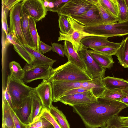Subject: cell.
<instances>
[{
    "mask_svg": "<svg viewBox=\"0 0 128 128\" xmlns=\"http://www.w3.org/2000/svg\"><path fill=\"white\" fill-rule=\"evenodd\" d=\"M125 3L128 10V0H124Z\"/></svg>",
    "mask_w": 128,
    "mask_h": 128,
    "instance_id": "obj_52",
    "label": "cell"
},
{
    "mask_svg": "<svg viewBox=\"0 0 128 128\" xmlns=\"http://www.w3.org/2000/svg\"><path fill=\"white\" fill-rule=\"evenodd\" d=\"M102 81L107 89L122 90L128 87V81L122 78L107 76L104 78Z\"/></svg>",
    "mask_w": 128,
    "mask_h": 128,
    "instance_id": "obj_22",
    "label": "cell"
},
{
    "mask_svg": "<svg viewBox=\"0 0 128 128\" xmlns=\"http://www.w3.org/2000/svg\"><path fill=\"white\" fill-rule=\"evenodd\" d=\"M115 55L121 66L124 68H128V36L120 42Z\"/></svg>",
    "mask_w": 128,
    "mask_h": 128,
    "instance_id": "obj_20",
    "label": "cell"
},
{
    "mask_svg": "<svg viewBox=\"0 0 128 128\" xmlns=\"http://www.w3.org/2000/svg\"><path fill=\"white\" fill-rule=\"evenodd\" d=\"M12 116L16 128H26L27 126L23 124L18 119L12 109L11 111Z\"/></svg>",
    "mask_w": 128,
    "mask_h": 128,
    "instance_id": "obj_43",
    "label": "cell"
},
{
    "mask_svg": "<svg viewBox=\"0 0 128 128\" xmlns=\"http://www.w3.org/2000/svg\"><path fill=\"white\" fill-rule=\"evenodd\" d=\"M51 84L52 100L54 102H58L65 92L72 89L82 88L90 89L97 98L102 97L106 89L102 80L95 82L53 81Z\"/></svg>",
    "mask_w": 128,
    "mask_h": 128,
    "instance_id": "obj_2",
    "label": "cell"
},
{
    "mask_svg": "<svg viewBox=\"0 0 128 128\" xmlns=\"http://www.w3.org/2000/svg\"><path fill=\"white\" fill-rule=\"evenodd\" d=\"M49 3L48 7L46 9L48 11V10L53 8H54V4L52 0H49Z\"/></svg>",
    "mask_w": 128,
    "mask_h": 128,
    "instance_id": "obj_49",
    "label": "cell"
},
{
    "mask_svg": "<svg viewBox=\"0 0 128 128\" xmlns=\"http://www.w3.org/2000/svg\"><path fill=\"white\" fill-rule=\"evenodd\" d=\"M6 13L4 10L2 5V24L3 30L6 35L9 33V29L7 24Z\"/></svg>",
    "mask_w": 128,
    "mask_h": 128,
    "instance_id": "obj_39",
    "label": "cell"
},
{
    "mask_svg": "<svg viewBox=\"0 0 128 128\" xmlns=\"http://www.w3.org/2000/svg\"><path fill=\"white\" fill-rule=\"evenodd\" d=\"M124 94L122 90L119 89H106L102 97L109 100L120 102Z\"/></svg>",
    "mask_w": 128,
    "mask_h": 128,
    "instance_id": "obj_31",
    "label": "cell"
},
{
    "mask_svg": "<svg viewBox=\"0 0 128 128\" xmlns=\"http://www.w3.org/2000/svg\"><path fill=\"white\" fill-rule=\"evenodd\" d=\"M99 10L103 21V24H110L117 22L118 18L112 16L108 13L101 5L99 0L96 5Z\"/></svg>",
    "mask_w": 128,
    "mask_h": 128,
    "instance_id": "obj_30",
    "label": "cell"
},
{
    "mask_svg": "<svg viewBox=\"0 0 128 128\" xmlns=\"http://www.w3.org/2000/svg\"><path fill=\"white\" fill-rule=\"evenodd\" d=\"M49 3V0H44V5L46 8L48 7Z\"/></svg>",
    "mask_w": 128,
    "mask_h": 128,
    "instance_id": "obj_50",
    "label": "cell"
},
{
    "mask_svg": "<svg viewBox=\"0 0 128 128\" xmlns=\"http://www.w3.org/2000/svg\"><path fill=\"white\" fill-rule=\"evenodd\" d=\"M22 5L30 18L37 22L44 18L46 15L47 10L42 0H25L22 1Z\"/></svg>",
    "mask_w": 128,
    "mask_h": 128,
    "instance_id": "obj_11",
    "label": "cell"
},
{
    "mask_svg": "<svg viewBox=\"0 0 128 128\" xmlns=\"http://www.w3.org/2000/svg\"><path fill=\"white\" fill-rule=\"evenodd\" d=\"M85 31L90 34L107 37L122 36L128 35V20L110 24L84 26Z\"/></svg>",
    "mask_w": 128,
    "mask_h": 128,
    "instance_id": "obj_4",
    "label": "cell"
},
{
    "mask_svg": "<svg viewBox=\"0 0 128 128\" xmlns=\"http://www.w3.org/2000/svg\"><path fill=\"white\" fill-rule=\"evenodd\" d=\"M52 68L51 66L30 64L26 63L23 68L25 73L22 80L26 84L38 79L48 80Z\"/></svg>",
    "mask_w": 128,
    "mask_h": 128,
    "instance_id": "obj_9",
    "label": "cell"
},
{
    "mask_svg": "<svg viewBox=\"0 0 128 128\" xmlns=\"http://www.w3.org/2000/svg\"><path fill=\"white\" fill-rule=\"evenodd\" d=\"M49 111L62 128H70V126L66 116L57 107L52 105L49 109Z\"/></svg>",
    "mask_w": 128,
    "mask_h": 128,
    "instance_id": "obj_25",
    "label": "cell"
},
{
    "mask_svg": "<svg viewBox=\"0 0 128 128\" xmlns=\"http://www.w3.org/2000/svg\"><path fill=\"white\" fill-rule=\"evenodd\" d=\"M88 91H92L90 89L86 88H74L66 92L62 96L78 93H82Z\"/></svg>",
    "mask_w": 128,
    "mask_h": 128,
    "instance_id": "obj_44",
    "label": "cell"
},
{
    "mask_svg": "<svg viewBox=\"0 0 128 128\" xmlns=\"http://www.w3.org/2000/svg\"><path fill=\"white\" fill-rule=\"evenodd\" d=\"M47 128H55L53 125L51 124Z\"/></svg>",
    "mask_w": 128,
    "mask_h": 128,
    "instance_id": "obj_53",
    "label": "cell"
},
{
    "mask_svg": "<svg viewBox=\"0 0 128 128\" xmlns=\"http://www.w3.org/2000/svg\"><path fill=\"white\" fill-rule=\"evenodd\" d=\"M101 5L110 14L118 18V8L117 0H99Z\"/></svg>",
    "mask_w": 128,
    "mask_h": 128,
    "instance_id": "obj_26",
    "label": "cell"
},
{
    "mask_svg": "<svg viewBox=\"0 0 128 128\" xmlns=\"http://www.w3.org/2000/svg\"><path fill=\"white\" fill-rule=\"evenodd\" d=\"M6 84L14 108H18L24 98L29 96L32 92L35 91V88L26 85L22 80L10 74L8 76Z\"/></svg>",
    "mask_w": 128,
    "mask_h": 128,
    "instance_id": "obj_5",
    "label": "cell"
},
{
    "mask_svg": "<svg viewBox=\"0 0 128 128\" xmlns=\"http://www.w3.org/2000/svg\"><path fill=\"white\" fill-rule=\"evenodd\" d=\"M13 45L14 50L27 63L30 64H32L34 63V58L22 46L18 40L17 41V44Z\"/></svg>",
    "mask_w": 128,
    "mask_h": 128,
    "instance_id": "obj_28",
    "label": "cell"
},
{
    "mask_svg": "<svg viewBox=\"0 0 128 128\" xmlns=\"http://www.w3.org/2000/svg\"><path fill=\"white\" fill-rule=\"evenodd\" d=\"M22 2L18 3L10 10L9 32H13L21 44L28 45L21 28V13Z\"/></svg>",
    "mask_w": 128,
    "mask_h": 128,
    "instance_id": "obj_10",
    "label": "cell"
},
{
    "mask_svg": "<svg viewBox=\"0 0 128 128\" xmlns=\"http://www.w3.org/2000/svg\"><path fill=\"white\" fill-rule=\"evenodd\" d=\"M64 55L67 57L68 61L86 72V68L83 62L78 53L74 49L72 43L65 40L64 42Z\"/></svg>",
    "mask_w": 128,
    "mask_h": 128,
    "instance_id": "obj_17",
    "label": "cell"
},
{
    "mask_svg": "<svg viewBox=\"0 0 128 128\" xmlns=\"http://www.w3.org/2000/svg\"><path fill=\"white\" fill-rule=\"evenodd\" d=\"M39 49L40 52L43 54L50 51L52 50V46L40 40L39 44Z\"/></svg>",
    "mask_w": 128,
    "mask_h": 128,
    "instance_id": "obj_42",
    "label": "cell"
},
{
    "mask_svg": "<svg viewBox=\"0 0 128 128\" xmlns=\"http://www.w3.org/2000/svg\"><path fill=\"white\" fill-rule=\"evenodd\" d=\"M51 45L52 50L58 54L60 56L64 57V46L62 44L55 42H52Z\"/></svg>",
    "mask_w": 128,
    "mask_h": 128,
    "instance_id": "obj_37",
    "label": "cell"
},
{
    "mask_svg": "<svg viewBox=\"0 0 128 128\" xmlns=\"http://www.w3.org/2000/svg\"><path fill=\"white\" fill-rule=\"evenodd\" d=\"M48 80L83 82L93 81L87 73L68 61L64 64L53 68Z\"/></svg>",
    "mask_w": 128,
    "mask_h": 128,
    "instance_id": "obj_3",
    "label": "cell"
},
{
    "mask_svg": "<svg viewBox=\"0 0 128 128\" xmlns=\"http://www.w3.org/2000/svg\"><path fill=\"white\" fill-rule=\"evenodd\" d=\"M8 102L2 97V122L8 128H16L11 113L12 110Z\"/></svg>",
    "mask_w": 128,
    "mask_h": 128,
    "instance_id": "obj_23",
    "label": "cell"
},
{
    "mask_svg": "<svg viewBox=\"0 0 128 128\" xmlns=\"http://www.w3.org/2000/svg\"><path fill=\"white\" fill-rule=\"evenodd\" d=\"M124 96L120 102L124 104L128 107V87L122 90Z\"/></svg>",
    "mask_w": 128,
    "mask_h": 128,
    "instance_id": "obj_47",
    "label": "cell"
},
{
    "mask_svg": "<svg viewBox=\"0 0 128 128\" xmlns=\"http://www.w3.org/2000/svg\"><path fill=\"white\" fill-rule=\"evenodd\" d=\"M66 16L70 25V29L66 34H63L60 32L58 42L66 40L70 42L75 52L78 53L80 46V42L83 39L89 36H100L86 32L84 30V26L78 23L71 16Z\"/></svg>",
    "mask_w": 128,
    "mask_h": 128,
    "instance_id": "obj_6",
    "label": "cell"
},
{
    "mask_svg": "<svg viewBox=\"0 0 128 128\" xmlns=\"http://www.w3.org/2000/svg\"><path fill=\"white\" fill-rule=\"evenodd\" d=\"M96 6L90 0H69L53 12L72 17L79 16Z\"/></svg>",
    "mask_w": 128,
    "mask_h": 128,
    "instance_id": "obj_7",
    "label": "cell"
},
{
    "mask_svg": "<svg viewBox=\"0 0 128 128\" xmlns=\"http://www.w3.org/2000/svg\"><path fill=\"white\" fill-rule=\"evenodd\" d=\"M69 0H52L54 4V8H53L50 9L48 11L53 12L54 10L60 7L63 4L68 2Z\"/></svg>",
    "mask_w": 128,
    "mask_h": 128,
    "instance_id": "obj_45",
    "label": "cell"
},
{
    "mask_svg": "<svg viewBox=\"0 0 128 128\" xmlns=\"http://www.w3.org/2000/svg\"><path fill=\"white\" fill-rule=\"evenodd\" d=\"M98 98L92 91L62 96L58 100L62 103L73 106L77 105L95 102Z\"/></svg>",
    "mask_w": 128,
    "mask_h": 128,
    "instance_id": "obj_12",
    "label": "cell"
},
{
    "mask_svg": "<svg viewBox=\"0 0 128 128\" xmlns=\"http://www.w3.org/2000/svg\"><path fill=\"white\" fill-rule=\"evenodd\" d=\"M119 16L118 22H121L128 20V10L124 0H117Z\"/></svg>",
    "mask_w": 128,
    "mask_h": 128,
    "instance_id": "obj_32",
    "label": "cell"
},
{
    "mask_svg": "<svg viewBox=\"0 0 128 128\" xmlns=\"http://www.w3.org/2000/svg\"><path fill=\"white\" fill-rule=\"evenodd\" d=\"M30 17L22 5L21 13V28L24 38L29 46L35 48L29 29V21Z\"/></svg>",
    "mask_w": 128,
    "mask_h": 128,
    "instance_id": "obj_19",
    "label": "cell"
},
{
    "mask_svg": "<svg viewBox=\"0 0 128 128\" xmlns=\"http://www.w3.org/2000/svg\"><path fill=\"white\" fill-rule=\"evenodd\" d=\"M58 27L60 32L64 34L67 33L70 30V25L68 21L66 16H64L58 14Z\"/></svg>",
    "mask_w": 128,
    "mask_h": 128,
    "instance_id": "obj_33",
    "label": "cell"
},
{
    "mask_svg": "<svg viewBox=\"0 0 128 128\" xmlns=\"http://www.w3.org/2000/svg\"><path fill=\"white\" fill-rule=\"evenodd\" d=\"M108 38L98 36H89L83 39L80 42V47L88 50L92 48L102 46H108L118 48L120 42H110Z\"/></svg>",
    "mask_w": 128,
    "mask_h": 128,
    "instance_id": "obj_14",
    "label": "cell"
},
{
    "mask_svg": "<svg viewBox=\"0 0 128 128\" xmlns=\"http://www.w3.org/2000/svg\"><path fill=\"white\" fill-rule=\"evenodd\" d=\"M4 125L3 123H2V128H4Z\"/></svg>",
    "mask_w": 128,
    "mask_h": 128,
    "instance_id": "obj_54",
    "label": "cell"
},
{
    "mask_svg": "<svg viewBox=\"0 0 128 128\" xmlns=\"http://www.w3.org/2000/svg\"><path fill=\"white\" fill-rule=\"evenodd\" d=\"M30 124L38 128H47L52 124L46 119L41 116L38 121Z\"/></svg>",
    "mask_w": 128,
    "mask_h": 128,
    "instance_id": "obj_38",
    "label": "cell"
},
{
    "mask_svg": "<svg viewBox=\"0 0 128 128\" xmlns=\"http://www.w3.org/2000/svg\"><path fill=\"white\" fill-rule=\"evenodd\" d=\"M6 35V39L5 42L6 45H8L10 44H17V41L18 40L13 32H9L8 34Z\"/></svg>",
    "mask_w": 128,
    "mask_h": 128,
    "instance_id": "obj_41",
    "label": "cell"
},
{
    "mask_svg": "<svg viewBox=\"0 0 128 128\" xmlns=\"http://www.w3.org/2000/svg\"><path fill=\"white\" fill-rule=\"evenodd\" d=\"M72 18L84 26L103 24L100 13L96 6L79 16Z\"/></svg>",
    "mask_w": 128,
    "mask_h": 128,
    "instance_id": "obj_13",
    "label": "cell"
},
{
    "mask_svg": "<svg viewBox=\"0 0 128 128\" xmlns=\"http://www.w3.org/2000/svg\"><path fill=\"white\" fill-rule=\"evenodd\" d=\"M35 92L43 106L49 110L53 102L51 83L47 80H43L42 82L35 88Z\"/></svg>",
    "mask_w": 128,
    "mask_h": 128,
    "instance_id": "obj_15",
    "label": "cell"
},
{
    "mask_svg": "<svg viewBox=\"0 0 128 128\" xmlns=\"http://www.w3.org/2000/svg\"><path fill=\"white\" fill-rule=\"evenodd\" d=\"M2 97H4L7 100L10 107L13 110L14 108V106L6 87L2 92Z\"/></svg>",
    "mask_w": 128,
    "mask_h": 128,
    "instance_id": "obj_46",
    "label": "cell"
},
{
    "mask_svg": "<svg viewBox=\"0 0 128 128\" xmlns=\"http://www.w3.org/2000/svg\"><path fill=\"white\" fill-rule=\"evenodd\" d=\"M112 126L114 128H124L122 125L119 116L116 115L111 118L107 123Z\"/></svg>",
    "mask_w": 128,
    "mask_h": 128,
    "instance_id": "obj_40",
    "label": "cell"
},
{
    "mask_svg": "<svg viewBox=\"0 0 128 128\" xmlns=\"http://www.w3.org/2000/svg\"><path fill=\"white\" fill-rule=\"evenodd\" d=\"M21 0H2V5L6 13L8 11L10 10L18 3L22 2Z\"/></svg>",
    "mask_w": 128,
    "mask_h": 128,
    "instance_id": "obj_36",
    "label": "cell"
},
{
    "mask_svg": "<svg viewBox=\"0 0 128 128\" xmlns=\"http://www.w3.org/2000/svg\"><path fill=\"white\" fill-rule=\"evenodd\" d=\"M10 74L14 78L22 80L25 74V71L20 64L15 61L10 62L9 65Z\"/></svg>",
    "mask_w": 128,
    "mask_h": 128,
    "instance_id": "obj_27",
    "label": "cell"
},
{
    "mask_svg": "<svg viewBox=\"0 0 128 128\" xmlns=\"http://www.w3.org/2000/svg\"><path fill=\"white\" fill-rule=\"evenodd\" d=\"M105 128H114L110 124H107Z\"/></svg>",
    "mask_w": 128,
    "mask_h": 128,
    "instance_id": "obj_51",
    "label": "cell"
},
{
    "mask_svg": "<svg viewBox=\"0 0 128 128\" xmlns=\"http://www.w3.org/2000/svg\"><path fill=\"white\" fill-rule=\"evenodd\" d=\"M87 50L94 61L105 68H111L114 63L112 56L106 55L93 50Z\"/></svg>",
    "mask_w": 128,
    "mask_h": 128,
    "instance_id": "obj_21",
    "label": "cell"
},
{
    "mask_svg": "<svg viewBox=\"0 0 128 128\" xmlns=\"http://www.w3.org/2000/svg\"><path fill=\"white\" fill-rule=\"evenodd\" d=\"M117 48L108 46H102L93 48L91 49L106 55L112 56L115 55Z\"/></svg>",
    "mask_w": 128,
    "mask_h": 128,
    "instance_id": "obj_35",
    "label": "cell"
},
{
    "mask_svg": "<svg viewBox=\"0 0 128 128\" xmlns=\"http://www.w3.org/2000/svg\"><path fill=\"white\" fill-rule=\"evenodd\" d=\"M120 122L124 128H128V116H119Z\"/></svg>",
    "mask_w": 128,
    "mask_h": 128,
    "instance_id": "obj_48",
    "label": "cell"
},
{
    "mask_svg": "<svg viewBox=\"0 0 128 128\" xmlns=\"http://www.w3.org/2000/svg\"><path fill=\"white\" fill-rule=\"evenodd\" d=\"M4 128H8V127H7L6 126H4Z\"/></svg>",
    "mask_w": 128,
    "mask_h": 128,
    "instance_id": "obj_55",
    "label": "cell"
},
{
    "mask_svg": "<svg viewBox=\"0 0 128 128\" xmlns=\"http://www.w3.org/2000/svg\"><path fill=\"white\" fill-rule=\"evenodd\" d=\"M22 46L34 58V62L32 64L52 66L56 60L50 58L44 55L40 51L28 45L21 44Z\"/></svg>",
    "mask_w": 128,
    "mask_h": 128,
    "instance_id": "obj_18",
    "label": "cell"
},
{
    "mask_svg": "<svg viewBox=\"0 0 128 128\" xmlns=\"http://www.w3.org/2000/svg\"><path fill=\"white\" fill-rule=\"evenodd\" d=\"M32 98L30 96L23 100L18 108H14L13 110L18 119L24 125L30 124Z\"/></svg>",
    "mask_w": 128,
    "mask_h": 128,
    "instance_id": "obj_16",
    "label": "cell"
},
{
    "mask_svg": "<svg viewBox=\"0 0 128 128\" xmlns=\"http://www.w3.org/2000/svg\"><path fill=\"white\" fill-rule=\"evenodd\" d=\"M40 115L49 121L55 128H62L56 119L50 113L49 110L44 106Z\"/></svg>",
    "mask_w": 128,
    "mask_h": 128,
    "instance_id": "obj_34",
    "label": "cell"
},
{
    "mask_svg": "<svg viewBox=\"0 0 128 128\" xmlns=\"http://www.w3.org/2000/svg\"><path fill=\"white\" fill-rule=\"evenodd\" d=\"M30 96L32 98V106L30 124L32 123L36 118L40 115L43 107L35 91L32 92Z\"/></svg>",
    "mask_w": 128,
    "mask_h": 128,
    "instance_id": "obj_24",
    "label": "cell"
},
{
    "mask_svg": "<svg viewBox=\"0 0 128 128\" xmlns=\"http://www.w3.org/2000/svg\"><path fill=\"white\" fill-rule=\"evenodd\" d=\"M87 50L80 47L78 52L86 66V72L93 81L102 80L104 77L106 69L98 64Z\"/></svg>",
    "mask_w": 128,
    "mask_h": 128,
    "instance_id": "obj_8",
    "label": "cell"
},
{
    "mask_svg": "<svg viewBox=\"0 0 128 128\" xmlns=\"http://www.w3.org/2000/svg\"><path fill=\"white\" fill-rule=\"evenodd\" d=\"M29 26L31 36L34 44L35 48L39 51V45L40 40V38L37 31L36 22L34 19L30 17L29 21Z\"/></svg>",
    "mask_w": 128,
    "mask_h": 128,
    "instance_id": "obj_29",
    "label": "cell"
},
{
    "mask_svg": "<svg viewBox=\"0 0 128 128\" xmlns=\"http://www.w3.org/2000/svg\"><path fill=\"white\" fill-rule=\"evenodd\" d=\"M128 107L120 102L103 97L98 98L95 102L72 106L74 112L80 116L87 128H105L110 119Z\"/></svg>",
    "mask_w": 128,
    "mask_h": 128,
    "instance_id": "obj_1",
    "label": "cell"
}]
</instances>
